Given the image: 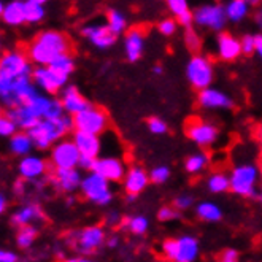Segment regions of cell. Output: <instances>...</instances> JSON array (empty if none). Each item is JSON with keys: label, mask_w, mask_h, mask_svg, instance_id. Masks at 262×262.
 Listing matches in <instances>:
<instances>
[{"label": "cell", "mask_w": 262, "mask_h": 262, "mask_svg": "<svg viewBox=\"0 0 262 262\" xmlns=\"http://www.w3.org/2000/svg\"><path fill=\"white\" fill-rule=\"evenodd\" d=\"M69 51V41L64 34L56 32V30H46L38 34V37L32 41L29 48L30 60L38 67H48L53 60Z\"/></svg>", "instance_id": "cell-1"}, {"label": "cell", "mask_w": 262, "mask_h": 262, "mask_svg": "<svg viewBox=\"0 0 262 262\" xmlns=\"http://www.w3.org/2000/svg\"><path fill=\"white\" fill-rule=\"evenodd\" d=\"M73 127H75L73 116L64 115L62 118L56 121H48V119L40 121L38 124L30 129L27 134L32 138L35 148L46 149L56 145L57 142H60V138L67 135Z\"/></svg>", "instance_id": "cell-2"}, {"label": "cell", "mask_w": 262, "mask_h": 262, "mask_svg": "<svg viewBox=\"0 0 262 262\" xmlns=\"http://www.w3.org/2000/svg\"><path fill=\"white\" fill-rule=\"evenodd\" d=\"M50 103H51L50 97L38 94L35 99L18 106V108L7 110L5 116H8L14 124L18 126V129H24L29 132L32 127H35L40 121L45 119L46 112L50 108Z\"/></svg>", "instance_id": "cell-3"}, {"label": "cell", "mask_w": 262, "mask_h": 262, "mask_svg": "<svg viewBox=\"0 0 262 262\" xmlns=\"http://www.w3.org/2000/svg\"><path fill=\"white\" fill-rule=\"evenodd\" d=\"M162 253L172 262H195L200 253V246L195 237L181 235L180 238L165 240L162 245Z\"/></svg>", "instance_id": "cell-4"}, {"label": "cell", "mask_w": 262, "mask_h": 262, "mask_svg": "<svg viewBox=\"0 0 262 262\" xmlns=\"http://www.w3.org/2000/svg\"><path fill=\"white\" fill-rule=\"evenodd\" d=\"M34 69L23 51H8L0 59V81H13L32 76Z\"/></svg>", "instance_id": "cell-5"}, {"label": "cell", "mask_w": 262, "mask_h": 262, "mask_svg": "<svg viewBox=\"0 0 262 262\" xmlns=\"http://www.w3.org/2000/svg\"><path fill=\"white\" fill-rule=\"evenodd\" d=\"M259 168L253 164L235 165L230 172V189L242 197L256 195V183L259 178Z\"/></svg>", "instance_id": "cell-6"}, {"label": "cell", "mask_w": 262, "mask_h": 262, "mask_svg": "<svg viewBox=\"0 0 262 262\" xmlns=\"http://www.w3.org/2000/svg\"><path fill=\"white\" fill-rule=\"evenodd\" d=\"M105 242V230L100 226H91L83 230H76L70 234L69 245L76 251L89 254L99 250Z\"/></svg>", "instance_id": "cell-7"}, {"label": "cell", "mask_w": 262, "mask_h": 262, "mask_svg": "<svg viewBox=\"0 0 262 262\" xmlns=\"http://www.w3.org/2000/svg\"><path fill=\"white\" fill-rule=\"evenodd\" d=\"M73 121L76 132L91 134L97 137L102 132H105L106 126H108V116L99 106H89L83 113L73 116Z\"/></svg>", "instance_id": "cell-8"}, {"label": "cell", "mask_w": 262, "mask_h": 262, "mask_svg": "<svg viewBox=\"0 0 262 262\" xmlns=\"http://www.w3.org/2000/svg\"><path fill=\"white\" fill-rule=\"evenodd\" d=\"M81 192L97 205H108L113 199V192L110 189V181L97 173H88L81 183Z\"/></svg>", "instance_id": "cell-9"}, {"label": "cell", "mask_w": 262, "mask_h": 262, "mask_svg": "<svg viewBox=\"0 0 262 262\" xmlns=\"http://www.w3.org/2000/svg\"><path fill=\"white\" fill-rule=\"evenodd\" d=\"M186 76L195 89L204 91L210 88L213 81V67L210 64V60L204 56H194L188 62Z\"/></svg>", "instance_id": "cell-10"}, {"label": "cell", "mask_w": 262, "mask_h": 262, "mask_svg": "<svg viewBox=\"0 0 262 262\" xmlns=\"http://www.w3.org/2000/svg\"><path fill=\"white\" fill-rule=\"evenodd\" d=\"M81 161V152L73 140H60L51 149V164L54 168H76Z\"/></svg>", "instance_id": "cell-11"}, {"label": "cell", "mask_w": 262, "mask_h": 262, "mask_svg": "<svg viewBox=\"0 0 262 262\" xmlns=\"http://www.w3.org/2000/svg\"><path fill=\"white\" fill-rule=\"evenodd\" d=\"M194 23L211 29V30H220L224 29L226 23H227V14H226V8L223 5L218 4H211V5H204L194 11Z\"/></svg>", "instance_id": "cell-12"}, {"label": "cell", "mask_w": 262, "mask_h": 262, "mask_svg": "<svg viewBox=\"0 0 262 262\" xmlns=\"http://www.w3.org/2000/svg\"><path fill=\"white\" fill-rule=\"evenodd\" d=\"M32 80H34V84L37 88H40L41 91L48 92V94H54V92L60 91L66 86L69 76L56 72L54 69H51L48 66V67H37V69H34Z\"/></svg>", "instance_id": "cell-13"}, {"label": "cell", "mask_w": 262, "mask_h": 262, "mask_svg": "<svg viewBox=\"0 0 262 262\" xmlns=\"http://www.w3.org/2000/svg\"><path fill=\"white\" fill-rule=\"evenodd\" d=\"M186 135L199 146H210L216 142L218 129L214 127L211 122L195 119V121H191L186 126Z\"/></svg>", "instance_id": "cell-14"}, {"label": "cell", "mask_w": 262, "mask_h": 262, "mask_svg": "<svg viewBox=\"0 0 262 262\" xmlns=\"http://www.w3.org/2000/svg\"><path fill=\"white\" fill-rule=\"evenodd\" d=\"M50 183L60 191L73 192L75 189L81 188L83 177L78 168H54L50 175Z\"/></svg>", "instance_id": "cell-15"}, {"label": "cell", "mask_w": 262, "mask_h": 262, "mask_svg": "<svg viewBox=\"0 0 262 262\" xmlns=\"http://www.w3.org/2000/svg\"><path fill=\"white\" fill-rule=\"evenodd\" d=\"M92 172L103 177L106 181H121L122 178H126L127 173L124 162L115 156L99 158Z\"/></svg>", "instance_id": "cell-16"}, {"label": "cell", "mask_w": 262, "mask_h": 262, "mask_svg": "<svg viewBox=\"0 0 262 262\" xmlns=\"http://www.w3.org/2000/svg\"><path fill=\"white\" fill-rule=\"evenodd\" d=\"M83 37H86L92 45L97 46L99 50L112 48L116 41V35L108 29V26L103 24H89L81 29Z\"/></svg>", "instance_id": "cell-17"}, {"label": "cell", "mask_w": 262, "mask_h": 262, "mask_svg": "<svg viewBox=\"0 0 262 262\" xmlns=\"http://www.w3.org/2000/svg\"><path fill=\"white\" fill-rule=\"evenodd\" d=\"M60 103L64 106V112H67L70 116H76L89 108V102L84 99V96L76 89L75 86H67L60 92Z\"/></svg>", "instance_id": "cell-18"}, {"label": "cell", "mask_w": 262, "mask_h": 262, "mask_svg": "<svg viewBox=\"0 0 262 262\" xmlns=\"http://www.w3.org/2000/svg\"><path fill=\"white\" fill-rule=\"evenodd\" d=\"M46 165L45 159H41L40 156H34V154H29V156L23 158L18 170L23 180H29V181H37L38 178H41L46 172Z\"/></svg>", "instance_id": "cell-19"}, {"label": "cell", "mask_w": 262, "mask_h": 262, "mask_svg": "<svg viewBox=\"0 0 262 262\" xmlns=\"http://www.w3.org/2000/svg\"><path fill=\"white\" fill-rule=\"evenodd\" d=\"M199 103L204 106V108H230L234 105L232 99H230L224 92L213 89V88H207L204 91L199 92Z\"/></svg>", "instance_id": "cell-20"}, {"label": "cell", "mask_w": 262, "mask_h": 262, "mask_svg": "<svg viewBox=\"0 0 262 262\" xmlns=\"http://www.w3.org/2000/svg\"><path fill=\"white\" fill-rule=\"evenodd\" d=\"M45 218V214L41 211V208L35 204H27L21 208H18L11 214V224L13 226H18L19 229L21 227H26V226H30L32 223H38Z\"/></svg>", "instance_id": "cell-21"}, {"label": "cell", "mask_w": 262, "mask_h": 262, "mask_svg": "<svg viewBox=\"0 0 262 262\" xmlns=\"http://www.w3.org/2000/svg\"><path fill=\"white\" fill-rule=\"evenodd\" d=\"M72 140L76 145V148L80 149L81 156H88V158L97 159L99 152H100V148H102L100 138L97 135L83 134V132H75Z\"/></svg>", "instance_id": "cell-22"}, {"label": "cell", "mask_w": 262, "mask_h": 262, "mask_svg": "<svg viewBox=\"0 0 262 262\" xmlns=\"http://www.w3.org/2000/svg\"><path fill=\"white\" fill-rule=\"evenodd\" d=\"M149 177L148 173L140 167H132L130 170H127L126 178H124V188L127 194L138 195L146 186H148Z\"/></svg>", "instance_id": "cell-23"}, {"label": "cell", "mask_w": 262, "mask_h": 262, "mask_svg": "<svg viewBox=\"0 0 262 262\" xmlns=\"http://www.w3.org/2000/svg\"><path fill=\"white\" fill-rule=\"evenodd\" d=\"M0 13H2L4 23L8 26H21L23 23H26L24 2H19V0L0 4Z\"/></svg>", "instance_id": "cell-24"}, {"label": "cell", "mask_w": 262, "mask_h": 262, "mask_svg": "<svg viewBox=\"0 0 262 262\" xmlns=\"http://www.w3.org/2000/svg\"><path fill=\"white\" fill-rule=\"evenodd\" d=\"M242 41L229 34L218 37V54L224 60H234L242 54Z\"/></svg>", "instance_id": "cell-25"}, {"label": "cell", "mask_w": 262, "mask_h": 262, "mask_svg": "<svg viewBox=\"0 0 262 262\" xmlns=\"http://www.w3.org/2000/svg\"><path fill=\"white\" fill-rule=\"evenodd\" d=\"M143 46H145V38H143L142 30H138V29L129 30L124 40V51L130 62H135L137 59H140L143 53Z\"/></svg>", "instance_id": "cell-26"}, {"label": "cell", "mask_w": 262, "mask_h": 262, "mask_svg": "<svg viewBox=\"0 0 262 262\" xmlns=\"http://www.w3.org/2000/svg\"><path fill=\"white\" fill-rule=\"evenodd\" d=\"M10 151L13 154H16V156H29L30 149L34 148V142L32 138H30V135L27 132H18L16 135H13L10 138V145H8Z\"/></svg>", "instance_id": "cell-27"}, {"label": "cell", "mask_w": 262, "mask_h": 262, "mask_svg": "<svg viewBox=\"0 0 262 262\" xmlns=\"http://www.w3.org/2000/svg\"><path fill=\"white\" fill-rule=\"evenodd\" d=\"M197 216L207 223H216L223 218V210L214 202H200L195 207Z\"/></svg>", "instance_id": "cell-28"}, {"label": "cell", "mask_w": 262, "mask_h": 262, "mask_svg": "<svg viewBox=\"0 0 262 262\" xmlns=\"http://www.w3.org/2000/svg\"><path fill=\"white\" fill-rule=\"evenodd\" d=\"M250 4L245 2V0H232L229 2L224 8H226V14L227 19L232 23H240L243 18H246V14L250 11Z\"/></svg>", "instance_id": "cell-29"}, {"label": "cell", "mask_w": 262, "mask_h": 262, "mask_svg": "<svg viewBox=\"0 0 262 262\" xmlns=\"http://www.w3.org/2000/svg\"><path fill=\"white\" fill-rule=\"evenodd\" d=\"M45 2L41 0H27L24 2L26 23H40L45 18Z\"/></svg>", "instance_id": "cell-30"}, {"label": "cell", "mask_w": 262, "mask_h": 262, "mask_svg": "<svg viewBox=\"0 0 262 262\" xmlns=\"http://www.w3.org/2000/svg\"><path fill=\"white\" fill-rule=\"evenodd\" d=\"M106 26H108V29L112 30V32L115 35H119L126 30V18L124 14H122L121 11L118 10H108V13H106Z\"/></svg>", "instance_id": "cell-31"}, {"label": "cell", "mask_w": 262, "mask_h": 262, "mask_svg": "<svg viewBox=\"0 0 262 262\" xmlns=\"http://www.w3.org/2000/svg\"><path fill=\"white\" fill-rule=\"evenodd\" d=\"M122 226H124L126 229H129L132 234L135 235H143L148 227H149V223L145 216H129V218H124L122 220Z\"/></svg>", "instance_id": "cell-32"}, {"label": "cell", "mask_w": 262, "mask_h": 262, "mask_svg": "<svg viewBox=\"0 0 262 262\" xmlns=\"http://www.w3.org/2000/svg\"><path fill=\"white\" fill-rule=\"evenodd\" d=\"M207 186L211 192L221 194V192L230 189V178L226 173H214L208 178Z\"/></svg>", "instance_id": "cell-33"}, {"label": "cell", "mask_w": 262, "mask_h": 262, "mask_svg": "<svg viewBox=\"0 0 262 262\" xmlns=\"http://www.w3.org/2000/svg\"><path fill=\"white\" fill-rule=\"evenodd\" d=\"M35 235H37V229L34 226L21 227L18 230V235H16V245L23 250H27V248L32 246V243L35 240Z\"/></svg>", "instance_id": "cell-34"}, {"label": "cell", "mask_w": 262, "mask_h": 262, "mask_svg": "<svg viewBox=\"0 0 262 262\" xmlns=\"http://www.w3.org/2000/svg\"><path fill=\"white\" fill-rule=\"evenodd\" d=\"M208 164V156L205 152H197V154H192V156H189L186 159V164H184V167H186V170L189 173H199L202 172L204 168L207 167Z\"/></svg>", "instance_id": "cell-35"}, {"label": "cell", "mask_w": 262, "mask_h": 262, "mask_svg": "<svg viewBox=\"0 0 262 262\" xmlns=\"http://www.w3.org/2000/svg\"><path fill=\"white\" fill-rule=\"evenodd\" d=\"M50 67L54 69V70L59 72V73H62V75L69 76V75L73 72V69H75V62H73V57H72V56L62 54V56L56 57V59L53 60V62L50 64Z\"/></svg>", "instance_id": "cell-36"}, {"label": "cell", "mask_w": 262, "mask_h": 262, "mask_svg": "<svg viewBox=\"0 0 262 262\" xmlns=\"http://www.w3.org/2000/svg\"><path fill=\"white\" fill-rule=\"evenodd\" d=\"M170 177V170H168V167L165 165H159V167H154L152 170L149 172V180L156 184H162L168 180Z\"/></svg>", "instance_id": "cell-37"}, {"label": "cell", "mask_w": 262, "mask_h": 262, "mask_svg": "<svg viewBox=\"0 0 262 262\" xmlns=\"http://www.w3.org/2000/svg\"><path fill=\"white\" fill-rule=\"evenodd\" d=\"M16 130H18V126L14 124V122L8 116H2V118H0V135L11 138L13 135L18 134Z\"/></svg>", "instance_id": "cell-38"}, {"label": "cell", "mask_w": 262, "mask_h": 262, "mask_svg": "<svg viewBox=\"0 0 262 262\" xmlns=\"http://www.w3.org/2000/svg\"><path fill=\"white\" fill-rule=\"evenodd\" d=\"M168 8H170V11L175 14L177 18L183 16L184 13L191 11L186 0H168Z\"/></svg>", "instance_id": "cell-39"}, {"label": "cell", "mask_w": 262, "mask_h": 262, "mask_svg": "<svg viewBox=\"0 0 262 262\" xmlns=\"http://www.w3.org/2000/svg\"><path fill=\"white\" fill-rule=\"evenodd\" d=\"M184 41H186V46L191 51H197L200 48V37L191 27L186 30V34H184Z\"/></svg>", "instance_id": "cell-40"}, {"label": "cell", "mask_w": 262, "mask_h": 262, "mask_svg": "<svg viewBox=\"0 0 262 262\" xmlns=\"http://www.w3.org/2000/svg\"><path fill=\"white\" fill-rule=\"evenodd\" d=\"M148 129L152 132V134H165L167 132V124L165 121H162L161 118H149L148 119Z\"/></svg>", "instance_id": "cell-41"}, {"label": "cell", "mask_w": 262, "mask_h": 262, "mask_svg": "<svg viewBox=\"0 0 262 262\" xmlns=\"http://www.w3.org/2000/svg\"><path fill=\"white\" fill-rule=\"evenodd\" d=\"M178 218H180V211H177V208H173V207H162L158 213L159 221H172V220H178Z\"/></svg>", "instance_id": "cell-42"}, {"label": "cell", "mask_w": 262, "mask_h": 262, "mask_svg": "<svg viewBox=\"0 0 262 262\" xmlns=\"http://www.w3.org/2000/svg\"><path fill=\"white\" fill-rule=\"evenodd\" d=\"M158 29H159V32L162 35H167L168 37V35L175 34V30H177V21H173V19H164V21L159 23Z\"/></svg>", "instance_id": "cell-43"}, {"label": "cell", "mask_w": 262, "mask_h": 262, "mask_svg": "<svg viewBox=\"0 0 262 262\" xmlns=\"http://www.w3.org/2000/svg\"><path fill=\"white\" fill-rule=\"evenodd\" d=\"M192 202H194V199H192L191 195L183 194V195H178V197L175 199L173 205H175L177 210H186V208H189V207L192 205Z\"/></svg>", "instance_id": "cell-44"}, {"label": "cell", "mask_w": 262, "mask_h": 262, "mask_svg": "<svg viewBox=\"0 0 262 262\" xmlns=\"http://www.w3.org/2000/svg\"><path fill=\"white\" fill-rule=\"evenodd\" d=\"M242 51L243 54H251L256 51V43H254V37L253 35H245L242 40Z\"/></svg>", "instance_id": "cell-45"}, {"label": "cell", "mask_w": 262, "mask_h": 262, "mask_svg": "<svg viewBox=\"0 0 262 262\" xmlns=\"http://www.w3.org/2000/svg\"><path fill=\"white\" fill-rule=\"evenodd\" d=\"M218 262H238V253L234 248H227L221 253Z\"/></svg>", "instance_id": "cell-46"}, {"label": "cell", "mask_w": 262, "mask_h": 262, "mask_svg": "<svg viewBox=\"0 0 262 262\" xmlns=\"http://www.w3.org/2000/svg\"><path fill=\"white\" fill-rule=\"evenodd\" d=\"M96 162L97 159L94 158H88V156H81V161H80V168H83V170H88L92 173V170H94V167H96Z\"/></svg>", "instance_id": "cell-47"}, {"label": "cell", "mask_w": 262, "mask_h": 262, "mask_svg": "<svg viewBox=\"0 0 262 262\" xmlns=\"http://www.w3.org/2000/svg\"><path fill=\"white\" fill-rule=\"evenodd\" d=\"M0 262H18V254L8 250H2L0 251Z\"/></svg>", "instance_id": "cell-48"}, {"label": "cell", "mask_w": 262, "mask_h": 262, "mask_svg": "<svg viewBox=\"0 0 262 262\" xmlns=\"http://www.w3.org/2000/svg\"><path fill=\"white\" fill-rule=\"evenodd\" d=\"M106 224L108 226H116V224H122V218L118 211H110L108 216H106Z\"/></svg>", "instance_id": "cell-49"}, {"label": "cell", "mask_w": 262, "mask_h": 262, "mask_svg": "<svg viewBox=\"0 0 262 262\" xmlns=\"http://www.w3.org/2000/svg\"><path fill=\"white\" fill-rule=\"evenodd\" d=\"M24 186H26V184H24V180H18L16 183H14V186H13V192L14 194H23L24 192Z\"/></svg>", "instance_id": "cell-50"}, {"label": "cell", "mask_w": 262, "mask_h": 262, "mask_svg": "<svg viewBox=\"0 0 262 262\" xmlns=\"http://www.w3.org/2000/svg\"><path fill=\"white\" fill-rule=\"evenodd\" d=\"M118 245H119L118 235H112V237L106 238V246H108V248H118Z\"/></svg>", "instance_id": "cell-51"}, {"label": "cell", "mask_w": 262, "mask_h": 262, "mask_svg": "<svg viewBox=\"0 0 262 262\" xmlns=\"http://www.w3.org/2000/svg\"><path fill=\"white\" fill-rule=\"evenodd\" d=\"M254 21H256L257 27L262 30V7H259V8L256 10V13H254Z\"/></svg>", "instance_id": "cell-52"}, {"label": "cell", "mask_w": 262, "mask_h": 262, "mask_svg": "<svg viewBox=\"0 0 262 262\" xmlns=\"http://www.w3.org/2000/svg\"><path fill=\"white\" fill-rule=\"evenodd\" d=\"M254 43H256V53L262 57V34L254 37Z\"/></svg>", "instance_id": "cell-53"}, {"label": "cell", "mask_w": 262, "mask_h": 262, "mask_svg": "<svg viewBox=\"0 0 262 262\" xmlns=\"http://www.w3.org/2000/svg\"><path fill=\"white\" fill-rule=\"evenodd\" d=\"M64 262H92V260L88 259V257H84V256H80V257H69Z\"/></svg>", "instance_id": "cell-54"}, {"label": "cell", "mask_w": 262, "mask_h": 262, "mask_svg": "<svg viewBox=\"0 0 262 262\" xmlns=\"http://www.w3.org/2000/svg\"><path fill=\"white\" fill-rule=\"evenodd\" d=\"M5 208H7V199H5V195H0V211H5Z\"/></svg>", "instance_id": "cell-55"}, {"label": "cell", "mask_w": 262, "mask_h": 262, "mask_svg": "<svg viewBox=\"0 0 262 262\" xmlns=\"http://www.w3.org/2000/svg\"><path fill=\"white\" fill-rule=\"evenodd\" d=\"M257 140H259V143H260V146H262V124L259 126V129H257Z\"/></svg>", "instance_id": "cell-56"}, {"label": "cell", "mask_w": 262, "mask_h": 262, "mask_svg": "<svg viewBox=\"0 0 262 262\" xmlns=\"http://www.w3.org/2000/svg\"><path fill=\"white\" fill-rule=\"evenodd\" d=\"M154 73H156V75H161V73H162V67H161V66H156V67H154Z\"/></svg>", "instance_id": "cell-57"}, {"label": "cell", "mask_w": 262, "mask_h": 262, "mask_svg": "<svg viewBox=\"0 0 262 262\" xmlns=\"http://www.w3.org/2000/svg\"><path fill=\"white\" fill-rule=\"evenodd\" d=\"M135 199H137V195H134V194H127V202H134Z\"/></svg>", "instance_id": "cell-58"}, {"label": "cell", "mask_w": 262, "mask_h": 262, "mask_svg": "<svg viewBox=\"0 0 262 262\" xmlns=\"http://www.w3.org/2000/svg\"><path fill=\"white\" fill-rule=\"evenodd\" d=\"M259 175H260V178H262V164H260V167H259Z\"/></svg>", "instance_id": "cell-59"}, {"label": "cell", "mask_w": 262, "mask_h": 262, "mask_svg": "<svg viewBox=\"0 0 262 262\" xmlns=\"http://www.w3.org/2000/svg\"><path fill=\"white\" fill-rule=\"evenodd\" d=\"M259 200H260V204H262V191L259 192Z\"/></svg>", "instance_id": "cell-60"}]
</instances>
